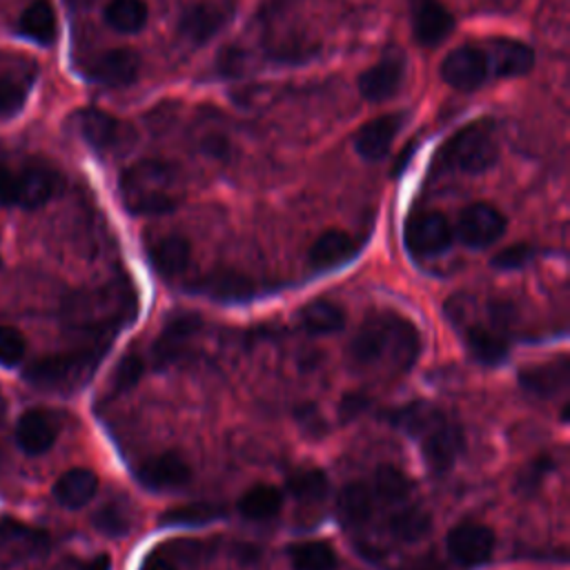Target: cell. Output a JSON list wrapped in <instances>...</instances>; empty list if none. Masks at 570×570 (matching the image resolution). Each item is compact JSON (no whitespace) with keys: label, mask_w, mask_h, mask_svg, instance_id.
<instances>
[{"label":"cell","mask_w":570,"mask_h":570,"mask_svg":"<svg viewBox=\"0 0 570 570\" xmlns=\"http://www.w3.org/2000/svg\"><path fill=\"white\" fill-rule=\"evenodd\" d=\"M123 205L136 217L170 214L181 201L179 170L161 159H146L120 175Z\"/></svg>","instance_id":"obj_1"},{"label":"cell","mask_w":570,"mask_h":570,"mask_svg":"<svg viewBox=\"0 0 570 570\" xmlns=\"http://www.w3.org/2000/svg\"><path fill=\"white\" fill-rule=\"evenodd\" d=\"M442 161L446 168L466 172V175H484L499 161V140L495 131V123L484 118L462 127L442 152Z\"/></svg>","instance_id":"obj_2"},{"label":"cell","mask_w":570,"mask_h":570,"mask_svg":"<svg viewBox=\"0 0 570 570\" xmlns=\"http://www.w3.org/2000/svg\"><path fill=\"white\" fill-rule=\"evenodd\" d=\"M103 350L98 348H83L74 352H61V355H48L36 359L28 372L25 379L41 390H54V392H70L81 388L96 370L101 361Z\"/></svg>","instance_id":"obj_3"},{"label":"cell","mask_w":570,"mask_h":570,"mask_svg":"<svg viewBox=\"0 0 570 570\" xmlns=\"http://www.w3.org/2000/svg\"><path fill=\"white\" fill-rule=\"evenodd\" d=\"M419 437H421V455L428 471L433 475L451 473L464 448L462 428L448 421L444 414H440Z\"/></svg>","instance_id":"obj_4"},{"label":"cell","mask_w":570,"mask_h":570,"mask_svg":"<svg viewBox=\"0 0 570 570\" xmlns=\"http://www.w3.org/2000/svg\"><path fill=\"white\" fill-rule=\"evenodd\" d=\"M453 225L442 212H419L405 223V247L421 258L440 256L453 245Z\"/></svg>","instance_id":"obj_5"},{"label":"cell","mask_w":570,"mask_h":570,"mask_svg":"<svg viewBox=\"0 0 570 570\" xmlns=\"http://www.w3.org/2000/svg\"><path fill=\"white\" fill-rule=\"evenodd\" d=\"M495 532L477 521H462L457 524L446 539V548L453 561L464 568L484 566L495 552Z\"/></svg>","instance_id":"obj_6"},{"label":"cell","mask_w":570,"mask_h":570,"mask_svg":"<svg viewBox=\"0 0 570 570\" xmlns=\"http://www.w3.org/2000/svg\"><path fill=\"white\" fill-rule=\"evenodd\" d=\"M488 74V56L479 45H462L453 50L442 63V78L460 92L479 89L486 83Z\"/></svg>","instance_id":"obj_7"},{"label":"cell","mask_w":570,"mask_h":570,"mask_svg":"<svg viewBox=\"0 0 570 570\" xmlns=\"http://www.w3.org/2000/svg\"><path fill=\"white\" fill-rule=\"evenodd\" d=\"M506 232V217L490 203L468 205L457 223V234L464 245L484 250L495 245Z\"/></svg>","instance_id":"obj_8"},{"label":"cell","mask_w":570,"mask_h":570,"mask_svg":"<svg viewBox=\"0 0 570 570\" xmlns=\"http://www.w3.org/2000/svg\"><path fill=\"white\" fill-rule=\"evenodd\" d=\"M52 539L45 530L23 524L19 519H0V559L21 561L34 559L50 550Z\"/></svg>","instance_id":"obj_9"},{"label":"cell","mask_w":570,"mask_h":570,"mask_svg":"<svg viewBox=\"0 0 570 570\" xmlns=\"http://www.w3.org/2000/svg\"><path fill=\"white\" fill-rule=\"evenodd\" d=\"M61 416L45 408H32L17 423V442L25 455H45L59 440Z\"/></svg>","instance_id":"obj_10"},{"label":"cell","mask_w":570,"mask_h":570,"mask_svg":"<svg viewBox=\"0 0 570 570\" xmlns=\"http://www.w3.org/2000/svg\"><path fill=\"white\" fill-rule=\"evenodd\" d=\"M76 127L87 146L96 152H114L127 142V127L116 116L87 107L76 114Z\"/></svg>","instance_id":"obj_11"},{"label":"cell","mask_w":570,"mask_h":570,"mask_svg":"<svg viewBox=\"0 0 570 570\" xmlns=\"http://www.w3.org/2000/svg\"><path fill=\"white\" fill-rule=\"evenodd\" d=\"M199 330H201V317L199 315H194V313L172 315L166 321V326L161 328V335L152 344V366L155 368H166L172 361H177Z\"/></svg>","instance_id":"obj_12"},{"label":"cell","mask_w":570,"mask_h":570,"mask_svg":"<svg viewBox=\"0 0 570 570\" xmlns=\"http://www.w3.org/2000/svg\"><path fill=\"white\" fill-rule=\"evenodd\" d=\"M136 479L140 486L155 493H168L183 488L192 479V468L177 453H163L136 468Z\"/></svg>","instance_id":"obj_13"},{"label":"cell","mask_w":570,"mask_h":570,"mask_svg":"<svg viewBox=\"0 0 570 570\" xmlns=\"http://www.w3.org/2000/svg\"><path fill=\"white\" fill-rule=\"evenodd\" d=\"M410 12L414 36L425 48L444 43L455 30V19L442 6V0H410Z\"/></svg>","instance_id":"obj_14"},{"label":"cell","mask_w":570,"mask_h":570,"mask_svg":"<svg viewBox=\"0 0 570 570\" xmlns=\"http://www.w3.org/2000/svg\"><path fill=\"white\" fill-rule=\"evenodd\" d=\"M403 123H405V114H401V112L383 114V116L366 123L355 138V148H357L359 157L370 163L383 161L392 148L394 138L399 136Z\"/></svg>","instance_id":"obj_15"},{"label":"cell","mask_w":570,"mask_h":570,"mask_svg":"<svg viewBox=\"0 0 570 570\" xmlns=\"http://www.w3.org/2000/svg\"><path fill=\"white\" fill-rule=\"evenodd\" d=\"M405 78V59L403 54L394 52L379 61L374 67L366 70L359 78V92L370 103H381L392 98Z\"/></svg>","instance_id":"obj_16"},{"label":"cell","mask_w":570,"mask_h":570,"mask_svg":"<svg viewBox=\"0 0 570 570\" xmlns=\"http://www.w3.org/2000/svg\"><path fill=\"white\" fill-rule=\"evenodd\" d=\"M138 72L140 56L127 48L109 50L87 67V76L105 87H127L138 78Z\"/></svg>","instance_id":"obj_17"},{"label":"cell","mask_w":570,"mask_h":570,"mask_svg":"<svg viewBox=\"0 0 570 570\" xmlns=\"http://www.w3.org/2000/svg\"><path fill=\"white\" fill-rule=\"evenodd\" d=\"M484 52L488 56L490 72L502 78L526 76L535 65V52L521 41L493 39Z\"/></svg>","instance_id":"obj_18"},{"label":"cell","mask_w":570,"mask_h":570,"mask_svg":"<svg viewBox=\"0 0 570 570\" xmlns=\"http://www.w3.org/2000/svg\"><path fill=\"white\" fill-rule=\"evenodd\" d=\"M228 23V12L214 3H194L179 19V34L192 45L210 43Z\"/></svg>","instance_id":"obj_19"},{"label":"cell","mask_w":570,"mask_h":570,"mask_svg":"<svg viewBox=\"0 0 570 570\" xmlns=\"http://www.w3.org/2000/svg\"><path fill=\"white\" fill-rule=\"evenodd\" d=\"M359 252V243L344 230L324 232L310 247L308 261L317 272H328L346 265Z\"/></svg>","instance_id":"obj_20"},{"label":"cell","mask_w":570,"mask_h":570,"mask_svg":"<svg viewBox=\"0 0 570 570\" xmlns=\"http://www.w3.org/2000/svg\"><path fill=\"white\" fill-rule=\"evenodd\" d=\"M17 183H19L17 205L25 210H39L56 194L59 175L50 166L32 163L21 175H17Z\"/></svg>","instance_id":"obj_21"},{"label":"cell","mask_w":570,"mask_h":570,"mask_svg":"<svg viewBox=\"0 0 570 570\" xmlns=\"http://www.w3.org/2000/svg\"><path fill=\"white\" fill-rule=\"evenodd\" d=\"M568 379H570V366L566 357L557 361L530 366L519 372V386L532 397H555L561 390H566Z\"/></svg>","instance_id":"obj_22"},{"label":"cell","mask_w":570,"mask_h":570,"mask_svg":"<svg viewBox=\"0 0 570 570\" xmlns=\"http://www.w3.org/2000/svg\"><path fill=\"white\" fill-rule=\"evenodd\" d=\"M350 361L359 368L372 366L379 359L388 355V326H386V315L381 317H370L361 330L355 335L348 348Z\"/></svg>","instance_id":"obj_23"},{"label":"cell","mask_w":570,"mask_h":570,"mask_svg":"<svg viewBox=\"0 0 570 570\" xmlns=\"http://www.w3.org/2000/svg\"><path fill=\"white\" fill-rule=\"evenodd\" d=\"M386 326H388V355L392 363L399 370H410L421 352V339L416 328L408 319L394 313L386 315Z\"/></svg>","instance_id":"obj_24"},{"label":"cell","mask_w":570,"mask_h":570,"mask_svg":"<svg viewBox=\"0 0 570 570\" xmlns=\"http://www.w3.org/2000/svg\"><path fill=\"white\" fill-rule=\"evenodd\" d=\"M192 247L186 236L168 234L148 247V258L161 276H179L190 265Z\"/></svg>","instance_id":"obj_25"},{"label":"cell","mask_w":570,"mask_h":570,"mask_svg":"<svg viewBox=\"0 0 570 570\" xmlns=\"http://www.w3.org/2000/svg\"><path fill=\"white\" fill-rule=\"evenodd\" d=\"M98 490V477L89 468H72L59 477L54 484V497L61 506L78 510L87 506Z\"/></svg>","instance_id":"obj_26"},{"label":"cell","mask_w":570,"mask_h":570,"mask_svg":"<svg viewBox=\"0 0 570 570\" xmlns=\"http://www.w3.org/2000/svg\"><path fill=\"white\" fill-rule=\"evenodd\" d=\"M337 513L346 526H363L374 513V493L361 482L346 484L337 497Z\"/></svg>","instance_id":"obj_27"},{"label":"cell","mask_w":570,"mask_h":570,"mask_svg":"<svg viewBox=\"0 0 570 570\" xmlns=\"http://www.w3.org/2000/svg\"><path fill=\"white\" fill-rule=\"evenodd\" d=\"M199 291L217 302H247L250 297H254V283L239 274V272H214L210 274L201 285Z\"/></svg>","instance_id":"obj_28"},{"label":"cell","mask_w":570,"mask_h":570,"mask_svg":"<svg viewBox=\"0 0 570 570\" xmlns=\"http://www.w3.org/2000/svg\"><path fill=\"white\" fill-rule=\"evenodd\" d=\"M283 508V493L267 484H256L239 499V513L250 521H267Z\"/></svg>","instance_id":"obj_29"},{"label":"cell","mask_w":570,"mask_h":570,"mask_svg":"<svg viewBox=\"0 0 570 570\" xmlns=\"http://www.w3.org/2000/svg\"><path fill=\"white\" fill-rule=\"evenodd\" d=\"M299 319L306 332L324 337V335H335L339 330H344L346 326V313L326 299H317L310 302L308 306H304L299 310Z\"/></svg>","instance_id":"obj_30"},{"label":"cell","mask_w":570,"mask_h":570,"mask_svg":"<svg viewBox=\"0 0 570 570\" xmlns=\"http://www.w3.org/2000/svg\"><path fill=\"white\" fill-rule=\"evenodd\" d=\"M21 34L41 45H50L56 41V12L50 0H34L23 12Z\"/></svg>","instance_id":"obj_31"},{"label":"cell","mask_w":570,"mask_h":570,"mask_svg":"<svg viewBox=\"0 0 570 570\" xmlns=\"http://www.w3.org/2000/svg\"><path fill=\"white\" fill-rule=\"evenodd\" d=\"M105 23L118 34H136L148 23L146 0H112L105 8Z\"/></svg>","instance_id":"obj_32"},{"label":"cell","mask_w":570,"mask_h":570,"mask_svg":"<svg viewBox=\"0 0 570 570\" xmlns=\"http://www.w3.org/2000/svg\"><path fill=\"white\" fill-rule=\"evenodd\" d=\"M293 570H337L339 557L328 541H299L288 550Z\"/></svg>","instance_id":"obj_33"},{"label":"cell","mask_w":570,"mask_h":570,"mask_svg":"<svg viewBox=\"0 0 570 570\" xmlns=\"http://www.w3.org/2000/svg\"><path fill=\"white\" fill-rule=\"evenodd\" d=\"M388 528L397 539L414 543L433 530V517L421 506H405L388 519Z\"/></svg>","instance_id":"obj_34"},{"label":"cell","mask_w":570,"mask_h":570,"mask_svg":"<svg viewBox=\"0 0 570 570\" xmlns=\"http://www.w3.org/2000/svg\"><path fill=\"white\" fill-rule=\"evenodd\" d=\"M473 357L484 366H499L508 357V341L495 332L479 326H473L466 335Z\"/></svg>","instance_id":"obj_35"},{"label":"cell","mask_w":570,"mask_h":570,"mask_svg":"<svg viewBox=\"0 0 570 570\" xmlns=\"http://www.w3.org/2000/svg\"><path fill=\"white\" fill-rule=\"evenodd\" d=\"M285 490H288L297 502L302 504H317L326 499L330 490L328 475L319 468H308V471H297L285 482Z\"/></svg>","instance_id":"obj_36"},{"label":"cell","mask_w":570,"mask_h":570,"mask_svg":"<svg viewBox=\"0 0 570 570\" xmlns=\"http://www.w3.org/2000/svg\"><path fill=\"white\" fill-rule=\"evenodd\" d=\"M372 493H374V499H381L386 504H399L410 497L412 482L405 477L403 471L386 464V466H379L374 473Z\"/></svg>","instance_id":"obj_37"},{"label":"cell","mask_w":570,"mask_h":570,"mask_svg":"<svg viewBox=\"0 0 570 570\" xmlns=\"http://www.w3.org/2000/svg\"><path fill=\"white\" fill-rule=\"evenodd\" d=\"M225 515V508L219 504L210 502H199V504H183L166 510L161 515L163 526H203L210 521H217Z\"/></svg>","instance_id":"obj_38"},{"label":"cell","mask_w":570,"mask_h":570,"mask_svg":"<svg viewBox=\"0 0 570 570\" xmlns=\"http://www.w3.org/2000/svg\"><path fill=\"white\" fill-rule=\"evenodd\" d=\"M440 414H442V412L435 410L433 405H428V403H423V401H414V403H410V405H405V408H401V410H394V412L390 414V421H392L394 425L403 428L405 433L419 437V435L425 431V428L431 425Z\"/></svg>","instance_id":"obj_39"},{"label":"cell","mask_w":570,"mask_h":570,"mask_svg":"<svg viewBox=\"0 0 570 570\" xmlns=\"http://www.w3.org/2000/svg\"><path fill=\"white\" fill-rule=\"evenodd\" d=\"M146 366L148 363L140 355H136V352L125 355L112 374V392L123 394V392L131 390L140 381L142 372H146Z\"/></svg>","instance_id":"obj_40"},{"label":"cell","mask_w":570,"mask_h":570,"mask_svg":"<svg viewBox=\"0 0 570 570\" xmlns=\"http://www.w3.org/2000/svg\"><path fill=\"white\" fill-rule=\"evenodd\" d=\"M96 530L109 535V537H123L129 530V515L123 504H105L94 515Z\"/></svg>","instance_id":"obj_41"},{"label":"cell","mask_w":570,"mask_h":570,"mask_svg":"<svg viewBox=\"0 0 570 570\" xmlns=\"http://www.w3.org/2000/svg\"><path fill=\"white\" fill-rule=\"evenodd\" d=\"M28 341L25 337L12 328V326H0V366L14 368L25 359Z\"/></svg>","instance_id":"obj_42"},{"label":"cell","mask_w":570,"mask_h":570,"mask_svg":"<svg viewBox=\"0 0 570 570\" xmlns=\"http://www.w3.org/2000/svg\"><path fill=\"white\" fill-rule=\"evenodd\" d=\"M25 98H28L25 85L17 83L14 78L0 76V114L6 116L19 114L25 105Z\"/></svg>","instance_id":"obj_43"},{"label":"cell","mask_w":570,"mask_h":570,"mask_svg":"<svg viewBox=\"0 0 570 570\" xmlns=\"http://www.w3.org/2000/svg\"><path fill=\"white\" fill-rule=\"evenodd\" d=\"M550 468H552L550 460H546V457L535 460L528 468H524V471L519 473V479H517V484H515L517 493H524V495H532V493H537V488H539L541 479L550 473Z\"/></svg>","instance_id":"obj_44"},{"label":"cell","mask_w":570,"mask_h":570,"mask_svg":"<svg viewBox=\"0 0 570 570\" xmlns=\"http://www.w3.org/2000/svg\"><path fill=\"white\" fill-rule=\"evenodd\" d=\"M532 256H535V250L528 243H517V245H510V247L502 250L493 258V265L499 267V270H519L526 263H530Z\"/></svg>","instance_id":"obj_45"},{"label":"cell","mask_w":570,"mask_h":570,"mask_svg":"<svg viewBox=\"0 0 570 570\" xmlns=\"http://www.w3.org/2000/svg\"><path fill=\"white\" fill-rule=\"evenodd\" d=\"M19 201V183H17V175L0 163V205L10 208L17 205Z\"/></svg>","instance_id":"obj_46"},{"label":"cell","mask_w":570,"mask_h":570,"mask_svg":"<svg viewBox=\"0 0 570 570\" xmlns=\"http://www.w3.org/2000/svg\"><path fill=\"white\" fill-rule=\"evenodd\" d=\"M366 403H368V399L361 397V394H348V397H344V401H341V416H344L346 421L355 419V416L366 408Z\"/></svg>","instance_id":"obj_47"},{"label":"cell","mask_w":570,"mask_h":570,"mask_svg":"<svg viewBox=\"0 0 570 570\" xmlns=\"http://www.w3.org/2000/svg\"><path fill=\"white\" fill-rule=\"evenodd\" d=\"M138 570H177V568L163 555H150L146 561H142V566Z\"/></svg>","instance_id":"obj_48"},{"label":"cell","mask_w":570,"mask_h":570,"mask_svg":"<svg viewBox=\"0 0 570 570\" xmlns=\"http://www.w3.org/2000/svg\"><path fill=\"white\" fill-rule=\"evenodd\" d=\"M405 570H446L435 557H421L410 561V566Z\"/></svg>","instance_id":"obj_49"},{"label":"cell","mask_w":570,"mask_h":570,"mask_svg":"<svg viewBox=\"0 0 570 570\" xmlns=\"http://www.w3.org/2000/svg\"><path fill=\"white\" fill-rule=\"evenodd\" d=\"M78 570H109V557H96L89 563L78 566Z\"/></svg>","instance_id":"obj_50"}]
</instances>
